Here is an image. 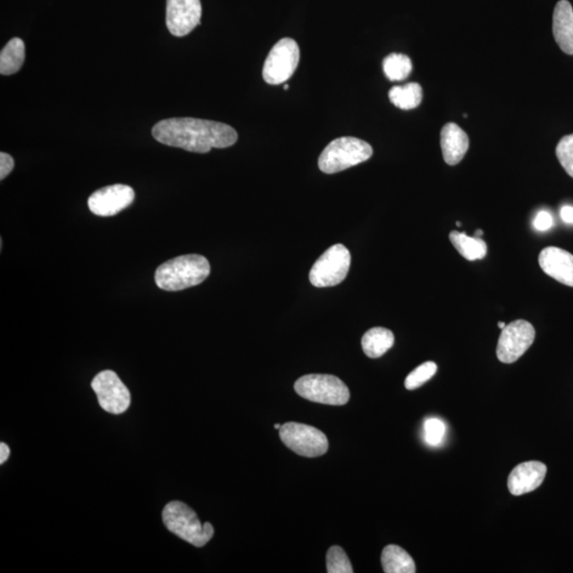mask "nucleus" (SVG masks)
Masks as SVG:
<instances>
[{
	"label": "nucleus",
	"mask_w": 573,
	"mask_h": 573,
	"mask_svg": "<svg viewBox=\"0 0 573 573\" xmlns=\"http://www.w3.org/2000/svg\"><path fill=\"white\" fill-rule=\"evenodd\" d=\"M482 235H484V231H476V236L480 237Z\"/></svg>",
	"instance_id": "2f4dec72"
},
{
	"label": "nucleus",
	"mask_w": 573,
	"mask_h": 573,
	"mask_svg": "<svg viewBox=\"0 0 573 573\" xmlns=\"http://www.w3.org/2000/svg\"><path fill=\"white\" fill-rule=\"evenodd\" d=\"M394 341V334L390 329L374 327L362 337L361 345L367 357L376 359L387 353L392 348Z\"/></svg>",
	"instance_id": "f3484780"
},
{
	"label": "nucleus",
	"mask_w": 573,
	"mask_h": 573,
	"mask_svg": "<svg viewBox=\"0 0 573 573\" xmlns=\"http://www.w3.org/2000/svg\"><path fill=\"white\" fill-rule=\"evenodd\" d=\"M25 43L19 38L10 39L0 54V73L3 76L14 75L25 62Z\"/></svg>",
	"instance_id": "6ab92c4d"
},
{
	"label": "nucleus",
	"mask_w": 573,
	"mask_h": 573,
	"mask_svg": "<svg viewBox=\"0 0 573 573\" xmlns=\"http://www.w3.org/2000/svg\"><path fill=\"white\" fill-rule=\"evenodd\" d=\"M281 440L289 450L306 458L325 455L329 442L319 429L299 423H286L280 429Z\"/></svg>",
	"instance_id": "0eeeda50"
},
{
	"label": "nucleus",
	"mask_w": 573,
	"mask_h": 573,
	"mask_svg": "<svg viewBox=\"0 0 573 573\" xmlns=\"http://www.w3.org/2000/svg\"><path fill=\"white\" fill-rule=\"evenodd\" d=\"M201 16L200 0H167L166 24L174 37L190 34L201 24Z\"/></svg>",
	"instance_id": "f8f14e48"
},
{
	"label": "nucleus",
	"mask_w": 573,
	"mask_h": 573,
	"mask_svg": "<svg viewBox=\"0 0 573 573\" xmlns=\"http://www.w3.org/2000/svg\"><path fill=\"white\" fill-rule=\"evenodd\" d=\"M132 187L115 184L96 190L88 198L89 211L99 217H113L128 208L134 201Z\"/></svg>",
	"instance_id": "9b49d317"
},
{
	"label": "nucleus",
	"mask_w": 573,
	"mask_h": 573,
	"mask_svg": "<svg viewBox=\"0 0 573 573\" xmlns=\"http://www.w3.org/2000/svg\"><path fill=\"white\" fill-rule=\"evenodd\" d=\"M553 225L552 215L546 211H542L536 215L535 226L537 231L544 232L552 229Z\"/></svg>",
	"instance_id": "cd10ccee"
},
{
	"label": "nucleus",
	"mask_w": 573,
	"mask_h": 573,
	"mask_svg": "<svg viewBox=\"0 0 573 573\" xmlns=\"http://www.w3.org/2000/svg\"><path fill=\"white\" fill-rule=\"evenodd\" d=\"M560 217L564 223L573 224V207L569 206L561 207Z\"/></svg>",
	"instance_id": "c85d7f7f"
},
{
	"label": "nucleus",
	"mask_w": 573,
	"mask_h": 573,
	"mask_svg": "<svg viewBox=\"0 0 573 573\" xmlns=\"http://www.w3.org/2000/svg\"><path fill=\"white\" fill-rule=\"evenodd\" d=\"M546 474L547 467L542 462L521 463L509 476V491L514 496H521L535 491L542 485Z\"/></svg>",
	"instance_id": "ddd939ff"
},
{
	"label": "nucleus",
	"mask_w": 573,
	"mask_h": 573,
	"mask_svg": "<svg viewBox=\"0 0 573 573\" xmlns=\"http://www.w3.org/2000/svg\"><path fill=\"white\" fill-rule=\"evenodd\" d=\"M425 441L430 446H438L446 433L445 424L439 418H428L424 425Z\"/></svg>",
	"instance_id": "a878e982"
},
{
	"label": "nucleus",
	"mask_w": 573,
	"mask_h": 573,
	"mask_svg": "<svg viewBox=\"0 0 573 573\" xmlns=\"http://www.w3.org/2000/svg\"><path fill=\"white\" fill-rule=\"evenodd\" d=\"M299 62V47L291 38H282L271 49L265 62L264 80L271 85L286 82L293 76Z\"/></svg>",
	"instance_id": "6e6552de"
},
{
	"label": "nucleus",
	"mask_w": 573,
	"mask_h": 573,
	"mask_svg": "<svg viewBox=\"0 0 573 573\" xmlns=\"http://www.w3.org/2000/svg\"><path fill=\"white\" fill-rule=\"evenodd\" d=\"M289 88V85H285V89L287 90Z\"/></svg>",
	"instance_id": "72a5a7b5"
},
{
	"label": "nucleus",
	"mask_w": 573,
	"mask_h": 573,
	"mask_svg": "<svg viewBox=\"0 0 573 573\" xmlns=\"http://www.w3.org/2000/svg\"><path fill=\"white\" fill-rule=\"evenodd\" d=\"M211 274L208 260L198 254L183 255L164 263L156 271V286L164 291H181L200 285Z\"/></svg>",
	"instance_id": "f03ea898"
},
{
	"label": "nucleus",
	"mask_w": 573,
	"mask_h": 573,
	"mask_svg": "<svg viewBox=\"0 0 573 573\" xmlns=\"http://www.w3.org/2000/svg\"><path fill=\"white\" fill-rule=\"evenodd\" d=\"M557 156L565 172L573 178V134L567 135L560 140Z\"/></svg>",
	"instance_id": "393cba45"
},
{
	"label": "nucleus",
	"mask_w": 573,
	"mask_h": 573,
	"mask_svg": "<svg viewBox=\"0 0 573 573\" xmlns=\"http://www.w3.org/2000/svg\"><path fill=\"white\" fill-rule=\"evenodd\" d=\"M92 389L98 397L100 407L106 412L122 414L131 405V394L115 372H100L93 379Z\"/></svg>",
	"instance_id": "9d476101"
},
{
	"label": "nucleus",
	"mask_w": 573,
	"mask_h": 573,
	"mask_svg": "<svg viewBox=\"0 0 573 573\" xmlns=\"http://www.w3.org/2000/svg\"><path fill=\"white\" fill-rule=\"evenodd\" d=\"M152 135L158 143L196 153L223 149L238 139L229 124L189 117L164 119L153 127Z\"/></svg>",
	"instance_id": "f257e3e1"
},
{
	"label": "nucleus",
	"mask_w": 573,
	"mask_h": 573,
	"mask_svg": "<svg viewBox=\"0 0 573 573\" xmlns=\"http://www.w3.org/2000/svg\"><path fill=\"white\" fill-rule=\"evenodd\" d=\"M553 36L559 47L565 54L573 55V9L567 0H560L555 5Z\"/></svg>",
	"instance_id": "dca6fc26"
},
{
	"label": "nucleus",
	"mask_w": 573,
	"mask_h": 573,
	"mask_svg": "<svg viewBox=\"0 0 573 573\" xmlns=\"http://www.w3.org/2000/svg\"><path fill=\"white\" fill-rule=\"evenodd\" d=\"M9 456V446L7 444H4V442H2V444H0V463L4 464L5 461H7Z\"/></svg>",
	"instance_id": "c756f323"
},
{
	"label": "nucleus",
	"mask_w": 573,
	"mask_h": 573,
	"mask_svg": "<svg viewBox=\"0 0 573 573\" xmlns=\"http://www.w3.org/2000/svg\"><path fill=\"white\" fill-rule=\"evenodd\" d=\"M274 428H275V429H279V430H280V429L282 428V426H281V425H280V424H275V425H274Z\"/></svg>",
	"instance_id": "473e14b6"
},
{
	"label": "nucleus",
	"mask_w": 573,
	"mask_h": 573,
	"mask_svg": "<svg viewBox=\"0 0 573 573\" xmlns=\"http://www.w3.org/2000/svg\"><path fill=\"white\" fill-rule=\"evenodd\" d=\"M14 168L13 157L8 153H0V180H4L8 175L13 173Z\"/></svg>",
	"instance_id": "bb28decb"
},
{
	"label": "nucleus",
	"mask_w": 573,
	"mask_h": 573,
	"mask_svg": "<svg viewBox=\"0 0 573 573\" xmlns=\"http://www.w3.org/2000/svg\"><path fill=\"white\" fill-rule=\"evenodd\" d=\"M294 390L303 399L329 406H343L350 400V390L341 379L333 375L310 374L294 383Z\"/></svg>",
	"instance_id": "39448f33"
},
{
	"label": "nucleus",
	"mask_w": 573,
	"mask_h": 573,
	"mask_svg": "<svg viewBox=\"0 0 573 573\" xmlns=\"http://www.w3.org/2000/svg\"><path fill=\"white\" fill-rule=\"evenodd\" d=\"M457 225L458 226H461V223H457Z\"/></svg>",
	"instance_id": "f704fd0d"
},
{
	"label": "nucleus",
	"mask_w": 573,
	"mask_h": 573,
	"mask_svg": "<svg viewBox=\"0 0 573 573\" xmlns=\"http://www.w3.org/2000/svg\"><path fill=\"white\" fill-rule=\"evenodd\" d=\"M535 340L531 323L516 320L502 329L497 345V358L502 363H514L523 356Z\"/></svg>",
	"instance_id": "1a4fd4ad"
},
{
	"label": "nucleus",
	"mask_w": 573,
	"mask_h": 573,
	"mask_svg": "<svg viewBox=\"0 0 573 573\" xmlns=\"http://www.w3.org/2000/svg\"><path fill=\"white\" fill-rule=\"evenodd\" d=\"M326 567L328 573H353V566L348 554L339 546H333L328 550L326 555Z\"/></svg>",
	"instance_id": "5701e85b"
},
{
	"label": "nucleus",
	"mask_w": 573,
	"mask_h": 573,
	"mask_svg": "<svg viewBox=\"0 0 573 573\" xmlns=\"http://www.w3.org/2000/svg\"><path fill=\"white\" fill-rule=\"evenodd\" d=\"M389 98L401 110L416 109L423 100V88L418 83H408L390 89Z\"/></svg>",
	"instance_id": "412c9836"
},
{
	"label": "nucleus",
	"mask_w": 573,
	"mask_h": 573,
	"mask_svg": "<svg viewBox=\"0 0 573 573\" xmlns=\"http://www.w3.org/2000/svg\"><path fill=\"white\" fill-rule=\"evenodd\" d=\"M469 139L458 124L448 122L441 131V147L446 164L455 166L463 160L468 150Z\"/></svg>",
	"instance_id": "2eb2a0df"
},
{
	"label": "nucleus",
	"mask_w": 573,
	"mask_h": 573,
	"mask_svg": "<svg viewBox=\"0 0 573 573\" xmlns=\"http://www.w3.org/2000/svg\"><path fill=\"white\" fill-rule=\"evenodd\" d=\"M436 371H438V366L434 362L423 363L407 376L405 380L406 389L412 391L422 387L424 383H426L428 380L435 375Z\"/></svg>",
	"instance_id": "b1692460"
},
{
	"label": "nucleus",
	"mask_w": 573,
	"mask_h": 573,
	"mask_svg": "<svg viewBox=\"0 0 573 573\" xmlns=\"http://www.w3.org/2000/svg\"><path fill=\"white\" fill-rule=\"evenodd\" d=\"M506 326H507V324L504 322H499L498 323V327L501 328V329H503Z\"/></svg>",
	"instance_id": "7c9ffc66"
},
{
	"label": "nucleus",
	"mask_w": 573,
	"mask_h": 573,
	"mask_svg": "<svg viewBox=\"0 0 573 573\" xmlns=\"http://www.w3.org/2000/svg\"><path fill=\"white\" fill-rule=\"evenodd\" d=\"M450 240L457 251L469 262L484 259L486 257V243L479 237H469L465 232L453 231L450 234Z\"/></svg>",
	"instance_id": "aec40b11"
},
{
	"label": "nucleus",
	"mask_w": 573,
	"mask_h": 573,
	"mask_svg": "<svg viewBox=\"0 0 573 573\" xmlns=\"http://www.w3.org/2000/svg\"><path fill=\"white\" fill-rule=\"evenodd\" d=\"M382 565L385 573H414L416 563L410 554L396 544H389L383 549Z\"/></svg>",
	"instance_id": "a211bd4d"
},
{
	"label": "nucleus",
	"mask_w": 573,
	"mask_h": 573,
	"mask_svg": "<svg viewBox=\"0 0 573 573\" xmlns=\"http://www.w3.org/2000/svg\"><path fill=\"white\" fill-rule=\"evenodd\" d=\"M383 72L390 81H402L409 77L412 72V62L409 56L401 54H391L383 60Z\"/></svg>",
	"instance_id": "4be33fe9"
},
{
	"label": "nucleus",
	"mask_w": 573,
	"mask_h": 573,
	"mask_svg": "<svg viewBox=\"0 0 573 573\" xmlns=\"http://www.w3.org/2000/svg\"><path fill=\"white\" fill-rule=\"evenodd\" d=\"M163 521L167 529L196 547H203L212 540L214 527L201 524L195 510L181 501H172L163 510Z\"/></svg>",
	"instance_id": "7ed1b4c3"
},
{
	"label": "nucleus",
	"mask_w": 573,
	"mask_h": 573,
	"mask_svg": "<svg viewBox=\"0 0 573 573\" xmlns=\"http://www.w3.org/2000/svg\"><path fill=\"white\" fill-rule=\"evenodd\" d=\"M542 270L563 285L573 287V255L557 247L544 249L538 257Z\"/></svg>",
	"instance_id": "4468645a"
},
{
	"label": "nucleus",
	"mask_w": 573,
	"mask_h": 573,
	"mask_svg": "<svg viewBox=\"0 0 573 573\" xmlns=\"http://www.w3.org/2000/svg\"><path fill=\"white\" fill-rule=\"evenodd\" d=\"M373 147L356 138H340L332 141L319 157L322 173L333 174L370 160Z\"/></svg>",
	"instance_id": "20e7f679"
},
{
	"label": "nucleus",
	"mask_w": 573,
	"mask_h": 573,
	"mask_svg": "<svg viewBox=\"0 0 573 573\" xmlns=\"http://www.w3.org/2000/svg\"><path fill=\"white\" fill-rule=\"evenodd\" d=\"M350 266V253L343 245L329 248L316 260L309 274V281L315 287H333L341 283L348 276Z\"/></svg>",
	"instance_id": "423d86ee"
}]
</instances>
